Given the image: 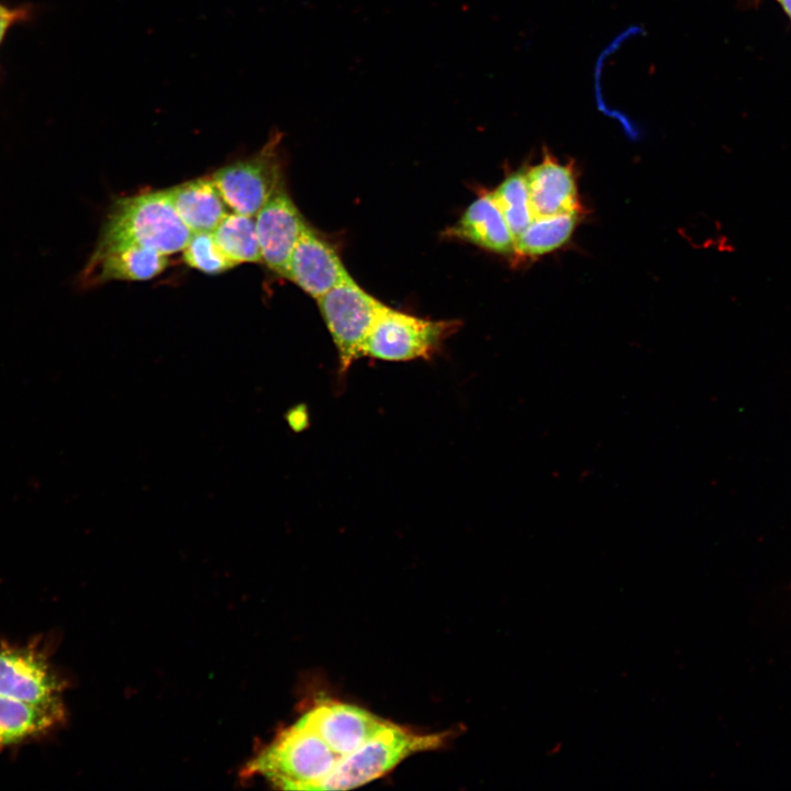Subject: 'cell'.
Wrapping results in <instances>:
<instances>
[{
    "instance_id": "cell-1",
    "label": "cell",
    "mask_w": 791,
    "mask_h": 791,
    "mask_svg": "<svg viewBox=\"0 0 791 791\" xmlns=\"http://www.w3.org/2000/svg\"><path fill=\"white\" fill-rule=\"evenodd\" d=\"M191 233L168 190L154 191L116 200L97 245L133 244L170 255L183 249Z\"/></svg>"
},
{
    "instance_id": "cell-2",
    "label": "cell",
    "mask_w": 791,
    "mask_h": 791,
    "mask_svg": "<svg viewBox=\"0 0 791 791\" xmlns=\"http://www.w3.org/2000/svg\"><path fill=\"white\" fill-rule=\"evenodd\" d=\"M338 759L324 739L299 718L250 761L246 773L261 776L285 790H315Z\"/></svg>"
},
{
    "instance_id": "cell-3",
    "label": "cell",
    "mask_w": 791,
    "mask_h": 791,
    "mask_svg": "<svg viewBox=\"0 0 791 791\" xmlns=\"http://www.w3.org/2000/svg\"><path fill=\"white\" fill-rule=\"evenodd\" d=\"M446 734H416L388 721L358 749L338 759L315 790H348L370 782L420 751L438 748Z\"/></svg>"
},
{
    "instance_id": "cell-4",
    "label": "cell",
    "mask_w": 791,
    "mask_h": 791,
    "mask_svg": "<svg viewBox=\"0 0 791 791\" xmlns=\"http://www.w3.org/2000/svg\"><path fill=\"white\" fill-rule=\"evenodd\" d=\"M43 636L26 643L0 642V694L38 706H64L65 680L51 661Z\"/></svg>"
},
{
    "instance_id": "cell-5",
    "label": "cell",
    "mask_w": 791,
    "mask_h": 791,
    "mask_svg": "<svg viewBox=\"0 0 791 791\" xmlns=\"http://www.w3.org/2000/svg\"><path fill=\"white\" fill-rule=\"evenodd\" d=\"M457 328L456 321L421 319L385 305L364 343L363 357L385 361L430 359Z\"/></svg>"
},
{
    "instance_id": "cell-6",
    "label": "cell",
    "mask_w": 791,
    "mask_h": 791,
    "mask_svg": "<svg viewBox=\"0 0 791 791\" xmlns=\"http://www.w3.org/2000/svg\"><path fill=\"white\" fill-rule=\"evenodd\" d=\"M316 301L337 352L338 371L344 376L363 357L364 343L385 304L352 276Z\"/></svg>"
},
{
    "instance_id": "cell-7",
    "label": "cell",
    "mask_w": 791,
    "mask_h": 791,
    "mask_svg": "<svg viewBox=\"0 0 791 791\" xmlns=\"http://www.w3.org/2000/svg\"><path fill=\"white\" fill-rule=\"evenodd\" d=\"M281 133L271 134L254 155L218 169L212 180L225 203L241 214L255 216L281 186Z\"/></svg>"
},
{
    "instance_id": "cell-8",
    "label": "cell",
    "mask_w": 791,
    "mask_h": 791,
    "mask_svg": "<svg viewBox=\"0 0 791 791\" xmlns=\"http://www.w3.org/2000/svg\"><path fill=\"white\" fill-rule=\"evenodd\" d=\"M255 222L263 261L287 278L292 250L307 223L282 187L258 211Z\"/></svg>"
},
{
    "instance_id": "cell-9",
    "label": "cell",
    "mask_w": 791,
    "mask_h": 791,
    "mask_svg": "<svg viewBox=\"0 0 791 791\" xmlns=\"http://www.w3.org/2000/svg\"><path fill=\"white\" fill-rule=\"evenodd\" d=\"M339 757L349 755L386 723L370 712L339 702H322L301 717Z\"/></svg>"
},
{
    "instance_id": "cell-10",
    "label": "cell",
    "mask_w": 791,
    "mask_h": 791,
    "mask_svg": "<svg viewBox=\"0 0 791 791\" xmlns=\"http://www.w3.org/2000/svg\"><path fill=\"white\" fill-rule=\"evenodd\" d=\"M349 277L336 250L307 224L292 250L287 278L317 300Z\"/></svg>"
},
{
    "instance_id": "cell-11",
    "label": "cell",
    "mask_w": 791,
    "mask_h": 791,
    "mask_svg": "<svg viewBox=\"0 0 791 791\" xmlns=\"http://www.w3.org/2000/svg\"><path fill=\"white\" fill-rule=\"evenodd\" d=\"M166 266V255L151 248L133 244L96 245L82 271V281L96 286L111 280H148Z\"/></svg>"
},
{
    "instance_id": "cell-12",
    "label": "cell",
    "mask_w": 791,
    "mask_h": 791,
    "mask_svg": "<svg viewBox=\"0 0 791 791\" xmlns=\"http://www.w3.org/2000/svg\"><path fill=\"white\" fill-rule=\"evenodd\" d=\"M525 177L534 218L578 214L580 204L569 166L545 158L533 166Z\"/></svg>"
},
{
    "instance_id": "cell-13",
    "label": "cell",
    "mask_w": 791,
    "mask_h": 791,
    "mask_svg": "<svg viewBox=\"0 0 791 791\" xmlns=\"http://www.w3.org/2000/svg\"><path fill=\"white\" fill-rule=\"evenodd\" d=\"M65 706H38L0 694V753L44 739L65 721Z\"/></svg>"
},
{
    "instance_id": "cell-14",
    "label": "cell",
    "mask_w": 791,
    "mask_h": 791,
    "mask_svg": "<svg viewBox=\"0 0 791 791\" xmlns=\"http://www.w3.org/2000/svg\"><path fill=\"white\" fill-rule=\"evenodd\" d=\"M449 232L494 253L514 252V236L491 193L475 200Z\"/></svg>"
},
{
    "instance_id": "cell-15",
    "label": "cell",
    "mask_w": 791,
    "mask_h": 791,
    "mask_svg": "<svg viewBox=\"0 0 791 791\" xmlns=\"http://www.w3.org/2000/svg\"><path fill=\"white\" fill-rule=\"evenodd\" d=\"M177 213L193 232H213L227 214L212 178H196L168 189Z\"/></svg>"
},
{
    "instance_id": "cell-16",
    "label": "cell",
    "mask_w": 791,
    "mask_h": 791,
    "mask_svg": "<svg viewBox=\"0 0 791 791\" xmlns=\"http://www.w3.org/2000/svg\"><path fill=\"white\" fill-rule=\"evenodd\" d=\"M577 221L578 214L534 218L515 237L514 252L527 257L547 254L570 238Z\"/></svg>"
},
{
    "instance_id": "cell-17",
    "label": "cell",
    "mask_w": 791,
    "mask_h": 791,
    "mask_svg": "<svg viewBox=\"0 0 791 791\" xmlns=\"http://www.w3.org/2000/svg\"><path fill=\"white\" fill-rule=\"evenodd\" d=\"M253 218L237 212L227 213L213 231L220 249L236 265L263 261Z\"/></svg>"
},
{
    "instance_id": "cell-18",
    "label": "cell",
    "mask_w": 791,
    "mask_h": 791,
    "mask_svg": "<svg viewBox=\"0 0 791 791\" xmlns=\"http://www.w3.org/2000/svg\"><path fill=\"white\" fill-rule=\"evenodd\" d=\"M491 194L515 239L534 219L525 174L508 176Z\"/></svg>"
},
{
    "instance_id": "cell-19",
    "label": "cell",
    "mask_w": 791,
    "mask_h": 791,
    "mask_svg": "<svg viewBox=\"0 0 791 791\" xmlns=\"http://www.w3.org/2000/svg\"><path fill=\"white\" fill-rule=\"evenodd\" d=\"M186 264L205 274H221L236 266L218 246L213 232H193L183 247Z\"/></svg>"
},
{
    "instance_id": "cell-20",
    "label": "cell",
    "mask_w": 791,
    "mask_h": 791,
    "mask_svg": "<svg viewBox=\"0 0 791 791\" xmlns=\"http://www.w3.org/2000/svg\"><path fill=\"white\" fill-rule=\"evenodd\" d=\"M29 15L26 8H0V44L11 25L24 20Z\"/></svg>"
},
{
    "instance_id": "cell-21",
    "label": "cell",
    "mask_w": 791,
    "mask_h": 791,
    "mask_svg": "<svg viewBox=\"0 0 791 791\" xmlns=\"http://www.w3.org/2000/svg\"><path fill=\"white\" fill-rule=\"evenodd\" d=\"M791 19V0H777Z\"/></svg>"
},
{
    "instance_id": "cell-22",
    "label": "cell",
    "mask_w": 791,
    "mask_h": 791,
    "mask_svg": "<svg viewBox=\"0 0 791 791\" xmlns=\"http://www.w3.org/2000/svg\"><path fill=\"white\" fill-rule=\"evenodd\" d=\"M2 7H3V5H2V4H0V8H2Z\"/></svg>"
}]
</instances>
